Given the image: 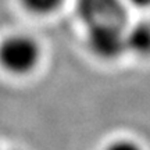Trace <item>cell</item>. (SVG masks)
Wrapping results in <instances>:
<instances>
[{
	"label": "cell",
	"mask_w": 150,
	"mask_h": 150,
	"mask_svg": "<svg viewBox=\"0 0 150 150\" xmlns=\"http://www.w3.org/2000/svg\"><path fill=\"white\" fill-rule=\"evenodd\" d=\"M42 49L35 38L11 33L0 40V68L8 75L25 76L38 68Z\"/></svg>",
	"instance_id": "1"
},
{
	"label": "cell",
	"mask_w": 150,
	"mask_h": 150,
	"mask_svg": "<svg viewBox=\"0 0 150 150\" xmlns=\"http://www.w3.org/2000/svg\"><path fill=\"white\" fill-rule=\"evenodd\" d=\"M125 32L122 25L86 27V45L96 57L112 60L127 52Z\"/></svg>",
	"instance_id": "2"
},
{
	"label": "cell",
	"mask_w": 150,
	"mask_h": 150,
	"mask_svg": "<svg viewBox=\"0 0 150 150\" xmlns=\"http://www.w3.org/2000/svg\"><path fill=\"white\" fill-rule=\"evenodd\" d=\"M76 13L85 27H125L127 22V10L121 0H78Z\"/></svg>",
	"instance_id": "3"
},
{
	"label": "cell",
	"mask_w": 150,
	"mask_h": 150,
	"mask_svg": "<svg viewBox=\"0 0 150 150\" xmlns=\"http://www.w3.org/2000/svg\"><path fill=\"white\" fill-rule=\"evenodd\" d=\"M125 46L127 52L147 57L150 56V24L140 22L125 32Z\"/></svg>",
	"instance_id": "4"
},
{
	"label": "cell",
	"mask_w": 150,
	"mask_h": 150,
	"mask_svg": "<svg viewBox=\"0 0 150 150\" xmlns=\"http://www.w3.org/2000/svg\"><path fill=\"white\" fill-rule=\"evenodd\" d=\"M20 3L31 14L49 16L59 10L64 0H20Z\"/></svg>",
	"instance_id": "5"
},
{
	"label": "cell",
	"mask_w": 150,
	"mask_h": 150,
	"mask_svg": "<svg viewBox=\"0 0 150 150\" xmlns=\"http://www.w3.org/2000/svg\"><path fill=\"white\" fill-rule=\"evenodd\" d=\"M104 150H142V147L134 140L118 139L111 142L110 145H107V147Z\"/></svg>",
	"instance_id": "6"
},
{
	"label": "cell",
	"mask_w": 150,
	"mask_h": 150,
	"mask_svg": "<svg viewBox=\"0 0 150 150\" xmlns=\"http://www.w3.org/2000/svg\"><path fill=\"white\" fill-rule=\"evenodd\" d=\"M131 3L138 7H150V0H131Z\"/></svg>",
	"instance_id": "7"
}]
</instances>
